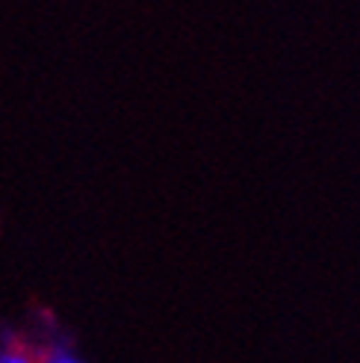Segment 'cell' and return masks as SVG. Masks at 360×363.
Instances as JSON below:
<instances>
[{
  "label": "cell",
  "instance_id": "1",
  "mask_svg": "<svg viewBox=\"0 0 360 363\" xmlns=\"http://www.w3.org/2000/svg\"><path fill=\"white\" fill-rule=\"evenodd\" d=\"M47 363H80V360L68 357V354H60V357H53V360H47Z\"/></svg>",
  "mask_w": 360,
  "mask_h": 363
}]
</instances>
